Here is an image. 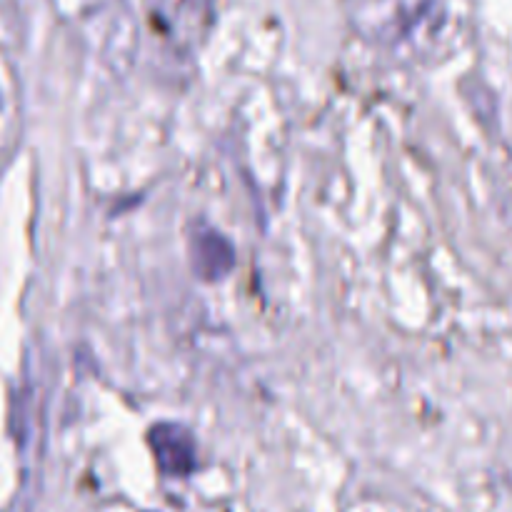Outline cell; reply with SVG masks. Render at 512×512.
<instances>
[]
</instances>
